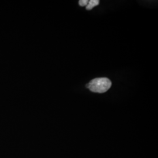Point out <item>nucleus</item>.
Returning a JSON list of instances; mask_svg holds the SVG:
<instances>
[{"label":"nucleus","instance_id":"nucleus-1","mask_svg":"<svg viewBox=\"0 0 158 158\" xmlns=\"http://www.w3.org/2000/svg\"><path fill=\"white\" fill-rule=\"evenodd\" d=\"M111 86V81L106 77L96 78L90 81L86 87L94 93H103L107 91Z\"/></svg>","mask_w":158,"mask_h":158},{"label":"nucleus","instance_id":"nucleus-2","mask_svg":"<svg viewBox=\"0 0 158 158\" xmlns=\"http://www.w3.org/2000/svg\"><path fill=\"white\" fill-rule=\"evenodd\" d=\"M100 3V1L98 0H90L89 1L87 6H86V10H91L96 6H98Z\"/></svg>","mask_w":158,"mask_h":158},{"label":"nucleus","instance_id":"nucleus-3","mask_svg":"<svg viewBox=\"0 0 158 158\" xmlns=\"http://www.w3.org/2000/svg\"><path fill=\"white\" fill-rule=\"evenodd\" d=\"M89 1L87 0H80L79 1V4L81 6H87Z\"/></svg>","mask_w":158,"mask_h":158}]
</instances>
